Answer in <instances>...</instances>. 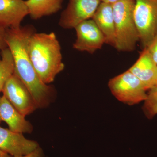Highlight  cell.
<instances>
[{
	"label": "cell",
	"instance_id": "19",
	"mask_svg": "<svg viewBox=\"0 0 157 157\" xmlns=\"http://www.w3.org/2000/svg\"><path fill=\"white\" fill-rule=\"evenodd\" d=\"M20 157H43V151L39 147L36 149L28 154Z\"/></svg>",
	"mask_w": 157,
	"mask_h": 157
},
{
	"label": "cell",
	"instance_id": "10",
	"mask_svg": "<svg viewBox=\"0 0 157 157\" xmlns=\"http://www.w3.org/2000/svg\"><path fill=\"white\" fill-rule=\"evenodd\" d=\"M29 11L24 0H0V26L6 29L20 27Z\"/></svg>",
	"mask_w": 157,
	"mask_h": 157
},
{
	"label": "cell",
	"instance_id": "16",
	"mask_svg": "<svg viewBox=\"0 0 157 157\" xmlns=\"http://www.w3.org/2000/svg\"><path fill=\"white\" fill-rule=\"evenodd\" d=\"M144 101L143 110L148 119H152L157 114V86L150 90Z\"/></svg>",
	"mask_w": 157,
	"mask_h": 157
},
{
	"label": "cell",
	"instance_id": "11",
	"mask_svg": "<svg viewBox=\"0 0 157 157\" xmlns=\"http://www.w3.org/2000/svg\"><path fill=\"white\" fill-rule=\"evenodd\" d=\"M128 70L141 81L146 90L151 89L155 86L157 65L147 48H144L137 61Z\"/></svg>",
	"mask_w": 157,
	"mask_h": 157
},
{
	"label": "cell",
	"instance_id": "4",
	"mask_svg": "<svg viewBox=\"0 0 157 157\" xmlns=\"http://www.w3.org/2000/svg\"><path fill=\"white\" fill-rule=\"evenodd\" d=\"M108 85L115 98L128 105L138 104L147 98L144 86L129 70L111 78Z\"/></svg>",
	"mask_w": 157,
	"mask_h": 157
},
{
	"label": "cell",
	"instance_id": "9",
	"mask_svg": "<svg viewBox=\"0 0 157 157\" xmlns=\"http://www.w3.org/2000/svg\"><path fill=\"white\" fill-rule=\"evenodd\" d=\"M39 147L37 142L27 139L22 133L0 126V149L12 157L25 155Z\"/></svg>",
	"mask_w": 157,
	"mask_h": 157
},
{
	"label": "cell",
	"instance_id": "14",
	"mask_svg": "<svg viewBox=\"0 0 157 157\" xmlns=\"http://www.w3.org/2000/svg\"><path fill=\"white\" fill-rule=\"evenodd\" d=\"M63 0H26L29 15L33 20L40 19L58 12Z\"/></svg>",
	"mask_w": 157,
	"mask_h": 157
},
{
	"label": "cell",
	"instance_id": "21",
	"mask_svg": "<svg viewBox=\"0 0 157 157\" xmlns=\"http://www.w3.org/2000/svg\"><path fill=\"white\" fill-rule=\"evenodd\" d=\"M0 157H12L11 156L6 153L0 149Z\"/></svg>",
	"mask_w": 157,
	"mask_h": 157
},
{
	"label": "cell",
	"instance_id": "12",
	"mask_svg": "<svg viewBox=\"0 0 157 157\" xmlns=\"http://www.w3.org/2000/svg\"><path fill=\"white\" fill-rule=\"evenodd\" d=\"M4 96L0 97V122H5L9 129L21 133H31L33 126Z\"/></svg>",
	"mask_w": 157,
	"mask_h": 157
},
{
	"label": "cell",
	"instance_id": "5",
	"mask_svg": "<svg viewBox=\"0 0 157 157\" xmlns=\"http://www.w3.org/2000/svg\"><path fill=\"white\" fill-rule=\"evenodd\" d=\"M134 16L139 41L147 48L157 36V0H135Z\"/></svg>",
	"mask_w": 157,
	"mask_h": 157
},
{
	"label": "cell",
	"instance_id": "15",
	"mask_svg": "<svg viewBox=\"0 0 157 157\" xmlns=\"http://www.w3.org/2000/svg\"><path fill=\"white\" fill-rule=\"evenodd\" d=\"M14 59L10 49L8 47L1 52L0 59V92L2 91L9 78L14 73Z\"/></svg>",
	"mask_w": 157,
	"mask_h": 157
},
{
	"label": "cell",
	"instance_id": "17",
	"mask_svg": "<svg viewBox=\"0 0 157 157\" xmlns=\"http://www.w3.org/2000/svg\"><path fill=\"white\" fill-rule=\"evenodd\" d=\"M146 48H147L154 61L157 65V36L154 39L148 47Z\"/></svg>",
	"mask_w": 157,
	"mask_h": 157
},
{
	"label": "cell",
	"instance_id": "8",
	"mask_svg": "<svg viewBox=\"0 0 157 157\" xmlns=\"http://www.w3.org/2000/svg\"><path fill=\"white\" fill-rule=\"evenodd\" d=\"M75 29L76 39L73 48L76 50L92 54L105 43L103 34L92 19L81 23Z\"/></svg>",
	"mask_w": 157,
	"mask_h": 157
},
{
	"label": "cell",
	"instance_id": "3",
	"mask_svg": "<svg viewBox=\"0 0 157 157\" xmlns=\"http://www.w3.org/2000/svg\"><path fill=\"white\" fill-rule=\"evenodd\" d=\"M112 5L115 31L114 48L119 51L132 52L139 41L134 19L135 0H121Z\"/></svg>",
	"mask_w": 157,
	"mask_h": 157
},
{
	"label": "cell",
	"instance_id": "13",
	"mask_svg": "<svg viewBox=\"0 0 157 157\" xmlns=\"http://www.w3.org/2000/svg\"><path fill=\"white\" fill-rule=\"evenodd\" d=\"M92 19L103 34L105 43L114 47L115 31L112 5L101 2Z\"/></svg>",
	"mask_w": 157,
	"mask_h": 157
},
{
	"label": "cell",
	"instance_id": "18",
	"mask_svg": "<svg viewBox=\"0 0 157 157\" xmlns=\"http://www.w3.org/2000/svg\"><path fill=\"white\" fill-rule=\"evenodd\" d=\"M6 29L0 26V59L1 52L7 47L6 40Z\"/></svg>",
	"mask_w": 157,
	"mask_h": 157
},
{
	"label": "cell",
	"instance_id": "7",
	"mask_svg": "<svg viewBox=\"0 0 157 157\" xmlns=\"http://www.w3.org/2000/svg\"><path fill=\"white\" fill-rule=\"evenodd\" d=\"M101 0H69L62 12L59 25L62 28L75 29L85 21L92 19Z\"/></svg>",
	"mask_w": 157,
	"mask_h": 157
},
{
	"label": "cell",
	"instance_id": "6",
	"mask_svg": "<svg viewBox=\"0 0 157 157\" xmlns=\"http://www.w3.org/2000/svg\"><path fill=\"white\" fill-rule=\"evenodd\" d=\"M2 92L7 100L25 116L31 114L37 108L29 90L14 73L5 84Z\"/></svg>",
	"mask_w": 157,
	"mask_h": 157
},
{
	"label": "cell",
	"instance_id": "23",
	"mask_svg": "<svg viewBox=\"0 0 157 157\" xmlns=\"http://www.w3.org/2000/svg\"></svg>",
	"mask_w": 157,
	"mask_h": 157
},
{
	"label": "cell",
	"instance_id": "20",
	"mask_svg": "<svg viewBox=\"0 0 157 157\" xmlns=\"http://www.w3.org/2000/svg\"><path fill=\"white\" fill-rule=\"evenodd\" d=\"M101 2H102L108 3V4L112 5V4H114V3L121 1V0H101Z\"/></svg>",
	"mask_w": 157,
	"mask_h": 157
},
{
	"label": "cell",
	"instance_id": "2",
	"mask_svg": "<svg viewBox=\"0 0 157 157\" xmlns=\"http://www.w3.org/2000/svg\"><path fill=\"white\" fill-rule=\"evenodd\" d=\"M29 52L34 69L42 82L48 85L63 70L61 48L53 33H35L29 44Z\"/></svg>",
	"mask_w": 157,
	"mask_h": 157
},
{
	"label": "cell",
	"instance_id": "1",
	"mask_svg": "<svg viewBox=\"0 0 157 157\" xmlns=\"http://www.w3.org/2000/svg\"><path fill=\"white\" fill-rule=\"evenodd\" d=\"M36 32L31 25L6 29V40L14 59V74L29 90L37 108H43L50 103L52 89L39 78L29 55V41Z\"/></svg>",
	"mask_w": 157,
	"mask_h": 157
},
{
	"label": "cell",
	"instance_id": "22",
	"mask_svg": "<svg viewBox=\"0 0 157 157\" xmlns=\"http://www.w3.org/2000/svg\"><path fill=\"white\" fill-rule=\"evenodd\" d=\"M155 86H157V78L156 84Z\"/></svg>",
	"mask_w": 157,
	"mask_h": 157
}]
</instances>
